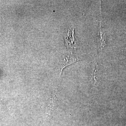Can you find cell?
Wrapping results in <instances>:
<instances>
[{"label": "cell", "instance_id": "obj_3", "mask_svg": "<svg viewBox=\"0 0 126 126\" xmlns=\"http://www.w3.org/2000/svg\"><path fill=\"white\" fill-rule=\"evenodd\" d=\"M97 63H96V64L94 65L93 70L92 74V80H91L93 86L94 87H96L97 84Z\"/></svg>", "mask_w": 126, "mask_h": 126}, {"label": "cell", "instance_id": "obj_1", "mask_svg": "<svg viewBox=\"0 0 126 126\" xmlns=\"http://www.w3.org/2000/svg\"><path fill=\"white\" fill-rule=\"evenodd\" d=\"M78 61V60L77 59V58L74 57V56H64L61 60V62H60L61 73L63 69L65 68L66 66L70 65V64H72V63H75V62Z\"/></svg>", "mask_w": 126, "mask_h": 126}, {"label": "cell", "instance_id": "obj_2", "mask_svg": "<svg viewBox=\"0 0 126 126\" xmlns=\"http://www.w3.org/2000/svg\"><path fill=\"white\" fill-rule=\"evenodd\" d=\"M74 31V29H70V30L69 31L67 35L65 37V40L66 41V45L68 46L75 48V44Z\"/></svg>", "mask_w": 126, "mask_h": 126}]
</instances>
